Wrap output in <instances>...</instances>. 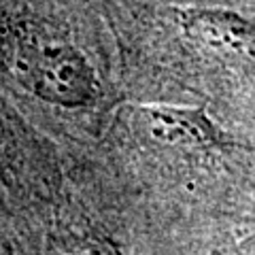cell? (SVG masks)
<instances>
[{
	"instance_id": "cell-1",
	"label": "cell",
	"mask_w": 255,
	"mask_h": 255,
	"mask_svg": "<svg viewBox=\"0 0 255 255\" xmlns=\"http://www.w3.org/2000/svg\"><path fill=\"white\" fill-rule=\"evenodd\" d=\"M0 66L15 85L45 105H92L98 79L90 58L58 30L28 15L0 19Z\"/></svg>"
},
{
	"instance_id": "cell-2",
	"label": "cell",
	"mask_w": 255,
	"mask_h": 255,
	"mask_svg": "<svg viewBox=\"0 0 255 255\" xmlns=\"http://www.w3.org/2000/svg\"><path fill=\"white\" fill-rule=\"evenodd\" d=\"M181 30L191 41L241 60L255 62V21L221 6H187L177 11Z\"/></svg>"
},
{
	"instance_id": "cell-3",
	"label": "cell",
	"mask_w": 255,
	"mask_h": 255,
	"mask_svg": "<svg viewBox=\"0 0 255 255\" xmlns=\"http://www.w3.org/2000/svg\"><path fill=\"white\" fill-rule=\"evenodd\" d=\"M149 124V132L164 142L194 149H223L234 147V138L217 128L202 109H183L170 105L140 107Z\"/></svg>"
},
{
	"instance_id": "cell-4",
	"label": "cell",
	"mask_w": 255,
	"mask_h": 255,
	"mask_svg": "<svg viewBox=\"0 0 255 255\" xmlns=\"http://www.w3.org/2000/svg\"><path fill=\"white\" fill-rule=\"evenodd\" d=\"M0 255H13L11 253V247H9V243L4 241L2 234H0Z\"/></svg>"
}]
</instances>
